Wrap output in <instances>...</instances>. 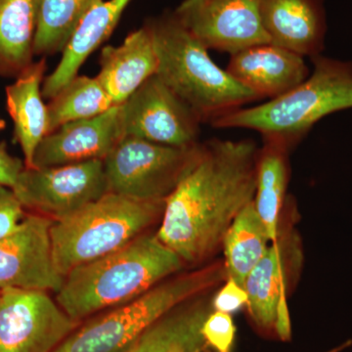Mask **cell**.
Wrapping results in <instances>:
<instances>
[{
	"mask_svg": "<svg viewBox=\"0 0 352 352\" xmlns=\"http://www.w3.org/2000/svg\"><path fill=\"white\" fill-rule=\"evenodd\" d=\"M259 148L252 139H210L164 201L157 236L182 259L200 267L221 249L226 234L254 201Z\"/></svg>",
	"mask_w": 352,
	"mask_h": 352,
	"instance_id": "cell-1",
	"label": "cell"
},
{
	"mask_svg": "<svg viewBox=\"0 0 352 352\" xmlns=\"http://www.w3.org/2000/svg\"><path fill=\"white\" fill-rule=\"evenodd\" d=\"M185 266L157 234L145 232L118 251L72 270L57 292L56 302L80 322L135 300Z\"/></svg>",
	"mask_w": 352,
	"mask_h": 352,
	"instance_id": "cell-2",
	"label": "cell"
},
{
	"mask_svg": "<svg viewBox=\"0 0 352 352\" xmlns=\"http://www.w3.org/2000/svg\"><path fill=\"white\" fill-rule=\"evenodd\" d=\"M146 24L156 48V75L193 110L201 124H212L245 104L261 100L212 61L207 48L191 36L173 12L151 18Z\"/></svg>",
	"mask_w": 352,
	"mask_h": 352,
	"instance_id": "cell-3",
	"label": "cell"
},
{
	"mask_svg": "<svg viewBox=\"0 0 352 352\" xmlns=\"http://www.w3.org/2000/svg\"><path fill=\"white\" fill-rule=\"evenodd\" d=\"M310 59L314 71L293 89L261 105L236 109L210 126L251 129L295 148L319 120L352 109V62L322 54Z\"/></svg>",
	"mask_w": 352,
	"mask_h": 352,
	"instance_id": "cell-4",
	"label": "cell"
},
{
	"mask_svg": "<svg viewBox=\"0 0 352 352\" xmlns=\"http://www.w3.org/2000/svg\"><path fill=\"white\" fill-rule=\"evenodd\" d=\"M164 201H142L108 192L50 228L53 263L66 277L142 235L163 217Z\"/></svg>",
	"mask_w": 352,
	"mask_h": 352,
	"instance_id": "cell-5",
	"label": "cell"
},
{
	"mask_svg": "<svg viewBox=\"0 0 352 352\" xmlns=\"http://www.w3.org/2000/svg\"><path fill=\"white\" fill-rule=\"evenodd\" d=\"M227 279L223 259L176 274L131 302L76 328L51 352H126L146 329L173 308Z\"/></svg>",
	"mask_w": 352,
	"mask_h": 352,
	"instance_id": "cell-6",
	"label": "cell"
},
{
	"mask_svg": "<svg viewBox=\"0 0 352 352\" xmlns=\"http://www.w3.org/2000/svg\"><path fill=\"white\" fill-rule=\"evenodd\" d=\"M201 142L187 147L122 138L103 160L108 192L166 201L194 163Z\"/></svg>",
	"mask_w": 352,
	"mask_h": 352,
	"instance_id": "cell-7",
	"label": "cell"
},
{
	"mask_svg": "<svg viewBox=\"0 0 352 352\" xmlns=\"http://www.w3.org/2000/svg\"><path fill=\"white\" fill-rule=\"evenodd\" d=\"M305 254L302 241L294 230L281 229L263 258L245 282L247 309L261 332L274 333L282 340L291 339L289 296L298 284Z\"/></svg>",
	"mask_w": 352,
	"mask_h": 352,
	"instance_id": "cell-8",
	"label": "cell"
},
{
	"mask_svg": "<svg viewBox=\"0 0 352 352\" xmlns=\"http://www.w3.org/2000/svg\"><path fill=\"white\" fill-rule=\"evenodd\" d=\"M201 122L191 108L154 75L120 105V138L175 147L195 145Z\"/></svg>",
	"mask_w": 352,
	"mask_h": 352,
	"instance_id": "cell-9",
	"label": "cell"
},
{
	"mask_svg": "<svg viewBox=\"0 0 352 352\" xmlns=\"http://www.w3.org/2000/svg\"><path fill=\"white\" fill-rule=\"evenodd\" d=\"M24 208L57 221L108 193L103 160L27 168L12 189Z\"/></svg>",
	"mask_w": 352,
	"mask_h": 352,
	"instance_id": "cell-10",
	"label": "cell"
},
{
	"mask_svg": "<svg viewBox=\"0 0 352 352\" xmlns=\"http://www.w3.org/2000/svg\"><path fill=\"white\" fill-rule=\"evenodd\" d=\"M46 291L0 289V352H51L78 328Z\"/></svg>",
	"mask_w": 352,
	"mask_h": 352,
	"instance_id": "cell-11",
	"label": "cell"
},
{
	"mask_svg": "<svg viewBox=\"0 0 352 352\" xmlns=\"http://www.w3.org/2000/svg\"><path fill=\"white\" fill-rule=\"evenodd\" d=\"M173 14L208 50L233 55L270 43L258 0H183Z\"/></svg>",
	"mask_w": 352,
	"mask_h": 352,
	"instance_id": "cell-12",
	"label": "cell"
},
{
	"mask_svg": "<svg viewBox=\"0 0 352 352\" xmlns=\"http://www.w3.org/2000/svg\"><path fill=\"white\" fill-rule=\"evenodd\" d=\"M53 221L34 212L25 215L17 230L0 240V289H61L65 277L55 268L51 248Z\"/></svg>",
	"mask_w": 352,
	"mask_h": 352,
	"instance_id": "cell-13",
	"label": "cell"
},
{
	"mask_svg": "<svg viewBox=\"0 0 352 352\" xmlns=\"http://www.w3.org/2000/svg\"><path fill=\"white\" fill-rule=\"evenodd\" d=\"M120 105L90 119L58 127L39 143L34 168L66 166L90 160H104L120 140Z\"/></svg>",
	"mask_w": 352,
	"mask_h": 352,
	"instance_id": "cell-14",
	"label": "cell"
},
{
	"mask_svg": "<svg viewBox=\"0 0 352 352\" xmlns=\"http://www.w3.org/2000/svg\"><path fill=\"white\" fill-rule=\"evenodd\" d=\"M226 71L259 99L281 96L307 80L305 57L268 43L231 55Z\"/></svg>",
	"mask_w": 352,
	"mask_h": 352,
	"instance_id": "cell-15",
	"label": "cell"
},
{
	"mask_svg": "<svg viewBox=\"0 0 352 352\" xmlns=\"http://www.w3.org/2000/svg\"><path fill=\"white\" fill-rule=\"evenodd\" d=\"M270 43L302 57L320 55L327 32L322 0H258Z\"/></svg>",
	"mask_w": 352,
	"mask_h": 352,
	"instance_id": "cell-16",
	"label": "cell"
},
{
	"mask_svg": "<svg viewBox=\"0 0 352 352\" xmlns=\"http://www.w3.org/2000/svg\"><path fill=\"white\" fill-rule=\"evenodd\" d=\"M157 57L152 32L145 24L131 32L124 43L102 50L98 80L113 105H120L151 76L156 75Z\"/></svg>",
	"mask_w": 352,
	"mask_h": 352,
	"instance_id": "cell-17",
	"label": "cell"
},
{
	"mask_svg": "<svg viewBox=\"0 0 352 352\" xmlns=\"http://www.w3.org/2000/svg\"><path fill=\"white\" fill-rule=\"evenodd\" d=\"M131 0H102L82 18L62 51L56 69L44 78L43 96L52 99L78 76L82 64L117 27Z\"/></svg>",
	"mask_w": 352,
	"mask_h": 352,
	"instance_id": "cell-18",
	"label": "cell"
},
{
	"mask_svg": "<svg viewBox=\"0 0 352 352\" xmlns=\"http://www.w3.org/2000/svg\"><path fill=\"white\" fill-rule=\"evenodd\" d=\"M208 294L178 305L141 333L126 352H210L201 328L212 311Z\"/></svg>",
	"mask_w": 352,
	"mask_h": 352,
	"instance_id": "cell-19",
	"label": "cell"
},
{
	"mask_svg": "<svg viewBox=\"0 0 352 352\" xmlns=\"http://www.w3.org/2000/svg\"><path fill=\"white\" fill-rule=\"evenodd\" d=\"M46 68V57H41L6 87L7 110L27 168H34V153L47 134V105L43 103L41 90Z\"/></svg>",
	"mask_w": 352,
	"mask_h": 352,
	"instance_id": "cell-20",
	"label": "cell"
},
{
	"mask_svg": "<svg viewBox=\"0 0 352 352\" xmlns=\"http://www.w3.org/2000/svg\"><path fill=\"white\" fill-rule=\"evenodd\" d=\"M263 138V147L258 151L254 205L272 243L281 233L292 148L281 139L272 136Z\"/></svg>",
	"mask_w": 352,
	"mask_h": 352,
	"instance_id": "cell-21",
	"label": "cell"
},
{
	"mask_svg": "<svg viewBox=\"0 0 352 352\" xmlns=\"http://www.w3.org/2000/svg\"><path fill=\"white\" fill-rule=\"evenodd\" d=\"M39 0H0V76L17 78L34 63Z\"/></svg>",
	"mask_w": 352,
	"mask_h": 352,
	"instance_id": "cell-22",
	"label": "cell"
},
{
	"mask_svg": "<svg viewBox=\"0 0 352 352\" xmlns=\"http://www.w3.org/2000/svg\"><path fill=\"white\" fill-rule=\"evenodd\" d=\"M270 243L252 201L234 219L222 242L227 278L245 288V280L263 258Z\"/></svg>",
	"mask_w": 352,
	"mask_h": 352,
	"instance_id": "cell-23",
	"label": "cell"
},
{
	"mask_svg": "<svg viewBox=\"0 0 352 352\" xmlns=\"http://www.w3.org/2000/svg\"><path fill=\"white\" fill-rule=\"evenodd\" d=\"M113 106L112 99L97 76H76L50 99L47 134L68 122L97 117Z\"/></svg>",
	"mask_w": 352,
	"mask_h": 352,
	"instance_id": "cell-24",
	"label": "cell"
},
{
	"mask_svg": "<svg viewBox=\"0 0 352 352\" xmlns=\"http://www.w3.org/2000/svg\"><path fill=\"white\" fill-rule=\"evenodd\" d=\"M102 0H39L34 54L51 56L64 50L90 9Z\"/></svg>",
	"mask_w": 352,
	"mask_h": 352,
	"instance_id": "cell-25",
	"label": "cell"
},
{
	"mask_svg": "<svg viewBox=\"0 0 352 352\" xmlns=\"http://www.w3.org/2000/svg\"><path fill=\"white\" fill-rule=\"evenodd\" d=\"M201 333L212 351H232L236 328L231 314L212 310L204 322Z\"/></svg>",
	"mask_w": 352,
	"mask_h": 352,
	"instance_id": "cell-26",
	"label": "cell"
},
{
	"mask_svg": "<svg viewBox=\"0 0 352 352\" xmlns=\"http://www.w3.org/2000/svg\"><path fill=\"white\" fill-rule=\"evenodd\" d=\"M24 217V206L13 190L0 186V240L15 232Z\"/></svg>",
	"mask_w": 352,
	"mask_h": 352,
	"instance_id": "cell-27",
	"label": "cell"
},
{
	"mask_svg": "<svg viewBox=\"0 0 352 352\" xmlns=\"http://www.w3.org/2000/svg\"><path fill=\"white\" fill-rule=\"evenodd\" d=\"M248 294L244 287L227 278L212 298V309L231 314L245 307Z\"/></svg>",
	"mask_w": 352,
	"mask_h": 352,
	"instance_id": "cell-28",
	"label": "cell"
},
{
	"mask_svg": "<svg viewBox=\"0 0 352 352\" xmlns=\"http://www.w3.org/2000/svg\"><path fill=\"white\" fill-rule=\"evenodd\" d=\"M25 168V164L17 157L10 156L0 146V186L13 189Z\"/></svg>",
	"mask_w": 352,
	"mask_h": 352,
	"instance_id": "cell-29",
	"label": "cell"
},
{
	"mask_svg": "<svg viewBox=\"0 0 352 352\" xmlns=\"http://www.w3.org/2000/svg\"><path fill=\"white\" fill-rule=\"evenodd\" d=\"M326 352H340V349H339V347L336 346V347H333V349H330V351H328Z\"/></svg>",
	"mask_w": 352,
	"mask_h": 352,
	"instance_id": "cell-30",
	"label": "cell"
},
{
	"mask_svg": "<svg viewBox=\"0 0 352 352\" xmlns=\"http://www.w3.org/2000/svg\"><path fill=\"white\" fill-rule=\"evenodd\" d=\"M4 127V122L1 119H0V131Z\"/></svg>",
	"mask_w": 352,
	"mask_h": 352,
	"instance_id": "cell-31",
	"label": "cell"
}]
</instances>
